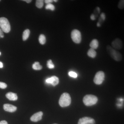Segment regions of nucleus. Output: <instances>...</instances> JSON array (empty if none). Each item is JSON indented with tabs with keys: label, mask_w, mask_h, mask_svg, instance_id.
Returning <instances> with one entry per match:
<instances>
[{
	"label": "nucleus",
	"mask_w": 124,
	"mask_h": 124,
	"mask_svg": "<svg viewBox=\"0 0 124 124\" xmlns=\"http://www.w3.org/2000/svg\"><path fill=\"white\" fill-rule=\"evenodd\" d=\"M6 97L11 101H16L18 99V96L15 93L9 92L7 93L6 95Z\"/></svg>",
	"instance_id": "f8f14e48"
},
{
	"label": "nucleus",
	"mask_w": 124,
	"mask_h": 124,
	"mask_svg": "<svg viewBox=\"0 0 124 124\" xmlns=\"http://www.w3.org/2000/svg\"><path fill=\"white\" fill-rule=\"evenodd\" d=\"M1 55V53L0 51V55Z\"/></svg>",
	"instance_id": "72a5a7b5"
},
{
	"label": "nucleus",
	"mask_w": 124,
	"mask_h": 124,
	"mask_svg": "<svg viewBox=\"0 0 124 124\" xmlns=\"http://www.w3.org/2000/svg\"><path fill=\"white\" fill-rule=\"evenodd\" d=\"M0 28L3 32L8 33L10 31L11 27L8 20L5 17L0 18Z\"/></svg>",
	"instance_id": "20e7f679"
},
{
	"label": "nucleus",
	"mask_w": 124,
	"mask_h": 124,
	"mask_svg": "<svg viewBox=\"0 0 124 124\" xmlns=\"http://www.w3.org/2000/svg\"><path fill=\"white\" fill-rule=\"evenodd\" d=\"M100 16H101V17L103 20H105L106 16H105V14L104 13H102L101 15H100Z\"/></svg>",
	"instance_id": "b1692460"
},
{
	"label": "nucleus",
	"mask_w": 124,
	"mask_h": 124,
	"mask_svg": "<svg viewBox=\"0 0 124 124\" xmlns=\"http://www.w3.org/2000/svg\"><path fill=\"white\" fill-rule=\"evenodd\" d=\"M90 18H91V19L92 20H95V15H94V14L91 15V16H90Z\"/></svg>",
	"instance_id": "bb28decb"
},
{
	"label": "nucleus",
	"mask_w": 124,
	"mask_h": 124,
	"mask_svg": "<svg viewBox=\"0 0 124 124\" xmlns=\"http://www.w3.org/2000/svg\"><path fill=\"white\" fill-rule=\"evenodd\" d=\"M105 78V74L104 72L102 71H99L95 74L94 78V82L96 85L101 84Z\"/></svg>",
	"instance_id": "423d86ee"
},
{
	"label": "nucleus",
	"mask_w": 124,
	"mask_h": 124,
	"mask_svg": "<svg viewBox=\"0 0 124 124\" xmlns=\"http://www.w3.org/2000/svg\"><path fill=\"white\" fill-rule=\"evenodd\" d=\"M94 119L90 117H84L80 118L78 121V124H95Z\"/></svg>",
	"instance_id": "6e6552de"
},
{
	"label": "nucleus",
	"mask_w": 124,
	"mask_h": 124,
	"mask_svg": "<svg viewBox=\"0 0 124 124\" xmlns=\"http://www.w3.org/2000/svg\"><path fill=\"white\" fill-rule=\"evenodd\" d=\"M45 8L46 9H50L52 11H54L55 9V7L53 5L51 4H47Z\"/></svg>",
	"instance_id": "aec40b11"
},
{
	"label": "nucleus",
	"mask_w": 124,
	"mask_h": 124,
	"mask_svg": "<svg viewBox=\"0 0 124 124\" xmlns=\"http://www.w3.org/2000/svg\"><path fill=\"white\" fill-rule=\"evenodd\" d=\"M0 37L1 38H3L4 37V34L3 31H2L0 28Z\"/></svg>",
	"instance_id": "393cba45"
},
{
	"label": "nucleus",
	"mask_w": 124,
	"mask_h": 124,
	"mask_svg": "<svg viewBox=\"0 0 124 124\" xmlns=\"http://www.w3.org/2000/svg\"><path fill=\"white\" fill-rule=\"evenodd\" d=\"M53 1H54V2H57L58 0H53Z\"/></svg>",
	"instance_id": "473e14b6"
},
{
	"label": "nucleus",
	"mask_w": 124,
	"mask_h": 124,
	"mask_svg": "<svg viewBox=\"0 0 124 124\" xmlns=\"http://www.w3.org/2000/svg\"><path fill=\"white\" fill-rule=\"evenodd\" d=\"M43 114V112L41 111L35 113L31 117V120L34 122H38L42 119Z\"/></svg>",
	"instance_id": "9d476101"
},
{
	"label": "nucleus",
	"mask_w": 124,
	"mask_h": 124,
	"mask_svg": "<svg viewBox=\"0 0 124 124\" xmlns=\"http://www.w3.org/2000/svg\"></svg>",
	"instance_id": "e433bc0d"
},
{
	"label": "nucleus",
	"mask_w": 124,
	"mask_h": 124,
	"mask_svg": "<svg viewBox=\"0 0 124 124\" xmlns=\"http://www.w3.org/2000/svg\"><path fill=\"white\" fill-rule=\"evenodd\" d=\"M24 1H26V2L28 3H30L32 1L31 0H24Z\"/></svg>",
	"instance_id": "c756f323"
},
{
	"label": "nucleus",
	"mask_w": 124,
	"mask_h": 124,
	"mask_svg": "<svg viewBox=\"0 0 124 124\" xmlns=\"http://www.w3.org/2000/svg\"><path fill=\"white\" fill-rule=\"evenodd\" d=\"M98 101V98L96 96L91 94L85 95L83 99V102L87 106H91L94 105L97 103Z\"/></svg>",
	"instance_id": "7ed1b4c3"
},
{
	"label": "nucleus",
	"mask_w": 124,
	"mask_h": 124,
	"mask_svg": "<svg viewBox=\"0 0 124 124\" xmlns=\"http://www.w3.org/2000/svg\"><path fill=\"white\" fill-rule=\"evenodd\" d=\"M87 54L90 57L94 58L97 55V53L94 49L91 48L87 52Z\"/></svg>",
	"instance_id": "4468645a"
},
{
	"label": "nucleus",
	"mask_w": 124,
	"mask_h": 124,
	"mask_svg": "<svg viewBox=\"0 0 124 124\" xmlns=\"http://www.w3.org/2000/svg\"><path fill=\"white\" fill-rule=\"evenodd\" d=\"M46 82L48 84H50L53 86H55L59 83V79L55 76H53L51 77L47 78L46 80Z\"/></svg>",
	"instance_id": "1a4fd4ad"
},
{
	"label": "nucleus",
	"mask_w": 124,
	"mask_h": 124,
	"mask_svg": "<svg viewBox=\"0 0 124 124\" xmlns=\"http://www.w3.org/2000/svg\"><path fill=\"white\" fill-rule=\"evenodd\" d=\"M97 26L98 27H100V26H101V24H100V23L99 22L97 23Z\"/></svg>",
	"instance_id": "2f4dec72"
},
{
	"label": "nucleus",
	"mask_w": 124,
	"mask_h": 124,
	"mask_svg": "<svg viewBox=\"0 0 124 124\" xmlns=\"http://www.w3.org/2000/svg\"><path fill=\"white\" fill-rule=\"evenodd\" d=\"M36 6L39 8H41L44 6V0H37L36 1Z\"/></svg>",
	"instance_id": "a211bd4d"
},
{
	"label": "nucleus",
	"mask_w": 124,
	"mask_h": 124,
	"mask_svg": "<svg viewBox=\"0 0 124 124\" xmlns=\"http://www.w3.org/2000/svg\"><path fill=\"white\" fill-rule=\"evenodd\" d=\"M0 38H1V37H0Z\"/></svg>",
	"instance_id": "c9c22d12"
},
{
	"label": "nucleus",
	"mask_w": 124,
	"mask_h": 124,
	"mask_svg": "<svg viewBox=\"0 0 124 124\" xmlns=\"http://www.w3.org/2000/svg\"><path fill=\"white\" fill-rule=\"evenodd\" d=\"M3 67V63L2 62H0V68H2Z\"/></svg>",
	"instance_id": "c85d7f7f"
},
{
	"label": "nucleus",
	"mask_w": 124,
	"mask_h": 124,
	"mask_svg": "<svg viewBox=\"0 0 124 124\" xmlns=\"http://www.w3.org/2000/svg\"><path fill=\"white\" fill-rule=\"evenodd\" d=\"M69 75L71 77L76 78L77 77V74L73 71H70L68 73Z\"/></svg>",
	"instance_id": "4be33fe9"
},
{
	"label": "nucleus",
	"mask_w": 124,
	"mask_h": 124,
	"mask_svg": "<svg viewBox=\"0 0 124 124\" xmlns=\"http://www.w3.org/2000/svg\"><path fill=\"white\" fill-rule=\"evenodd\" d=\"M53 0H46L45 1V3L47 4H50L51 2H53Z\"/></svg>",
	"instance_id": "a878e982"
},
{
	"label": "nucleus",
	"mask_w": 124,
	"mask_h": 124,
	"mask_svg": "<svg viewBox=\"0 0 124 124\" xmlns=\"http://www.w3.org/2000/svg\"><path fill=\"white\" fill-rule=\"evenodd\" d=\"M47 66L49 69H52L54 68V64L53 63L52 60L50 59L47 61Z\"/></svg>",
	"instance_id": "6ab92c4d"
},
{
	"label": "nucleus",
	"mask_w": 124,
	"mask_h": 124,
	"mask_svg": "<svg viewBox=\"0 0 124 124\" xmlns=\"http://www.w3.org/2000/svg\"><path fill=\"white\" fill-rule=\"evenodd\" d=\"M42 68V66L40 65L39 63L38 62H35L32 65V68L35 70H40Z\"/></svg>",
	"instance_id": "f3484780"
},
{
	"label": "nucleus",
	"mask_w": 124,
	"mask_h": 124,
	"mask_svg": "<svg viewBox=\"0 0 124 124\" xmlns=\"http://www.w3.org/2000/svg\"><path fill=\"white\" fill-rule=\"evenodd\" d=\"M7 85L4 82H0V88L1 89H5L7 88Z\"/></svg>",
	"instance_id": "5701e85b"
},
{
	"label": "nucleus",
	"mask_w": 124,
	"mask_h": 124,
	"mask_svg": "<svg viewBox=\"0 0 124 124\" xmlns=\"http://www.w3.org/2000/svg\"><path fill=\"white\" fill-rule=\"evenodd\" d=\"M30 31L29 29H27L23 32V41H26L29 38L30 35Z\"/></svg>",
	"instance_id": "2eb2a0df"
},
{
	"label": "nucleus",
	"mask_w": 124,
	"mask_h": 124,
	"mask_svg": "<svg viewBox=\"0 0 124 124\" xmlns=\"http://www.w3.org/2000/svg\"><path fill=\"white\" fill-rule=\"evenodd\" d=\"M96 9H97V10L98 13H100V8H99V7H97V8H96Z\"/></svg>",
	"instance_id": "7c9ffc66"
},
{
	"label": "nucleus",
	"mask_w": 124,
	"mask_h": 124,
	"mask_svg": "<svg viewBox=\"0 0 124 124\" xmlns=\"http://www.w3.org/2000/svg\"><path fill=\"white\" fill-rule=\"evenodd\" d=\"M89 45L91 48L94 49H97L99 46L98 41L96 39H94L92 40V41L90 42Z\"/></svg>",
	"instance_id": "ddd939ff"
},
{
	"label": "nucleus",
	"mask_w": 124,
	"mask_h": 124,
	"mask_svg": "<svg viewBox=\"0 0 124 124\" xmlns=\"http://www.w3.org/2000/svg\"><path fill=\"white\" fill-rule=\"evenodd\" d=\"M118 7L120 9H123L124 8V0H120L118 4Z\"/></svg>",
	"instance_id": "412c9836"
},
{
	"label": "nucleus",
	"mask_w": 124,
	"mask_h": 124,
	"mask_svg": "<svg viewBox=\"0 0 124 124\" xmlns=\"http://www.w3.org/2000/svg\"><path fill=\"white\" fill-rule=\"evenodd\" d=\"M39 41L40 44L41 45H44L46 42V38L45 36L43 34L40 35L39 38Z\"/></svg>",
	"instance_id": "dca6fc26"
},
{
	"label": "nucleus",
	"mask_w": 124,
	"mask_h": 124,
	"mask_svg": "<svg viewBox=\"0 0 124 124\" xmlns=\"http://www.w3.org/2000/svg\"><path fill=\"white\" fill-rule=\"evenodd\" d=\"M112 48L115 49L120 50L123 48V42L120 39L116 38L111 43Z\"/></svg>",
	"instance_id": "0eeeda50"
},
{
	"label": "nucleus",
	"mask_w": 124,
	"mask_h": 124,
	"mask_svg": "<svg viewBox=\"0 0 124 124\" xmlns=\"http://www.w3.org/2000/svg\"><path fill=\"white\" fill-rule=\"evenodd\" d=\"M71 37L72 41L76 44H79L81 42L82 39L81 33L77 29H74L72 31Z\"/></svg>",
	"instance_id": "39448f33"
},
{
	"label": "nucleus",
	"mask_w": 124,
	"mask_h": 124,
	"mask_svg": "<svg viewBox=\"0 0 124 124\" xmlns=\"http://www.w3.org/2000/svg\"><path fill=\"white\" fill-rule=\"evenodd\" d=\"M3 107L5 111L10 112H14L17 109V108L15 106L9 104H4Z\"/></svg>",
	"instance_id": "9b49d317"
},
{
	"label": "nucleus",
	"mask_w": 124,
	"mask_h": 124,
	"mask_svg": "<svg viewBox=\"0 0 124 124\" xmlns=\"http://www.w3.org/2000/svg\"><path fill=\"white\" fill-rule=\"evenodd\" d=\"M0 124H8V123L6 121L3 120L0 122Z\"/></svg>",
	"instance_id": "cd10ccee"
},
{
	"label": "nucleus",
	"mask_w": 124,
	"mask_h": 124,
	"mask_svg": "<svg viewBox=\"0 0 124 124\" xmlns=\"http://www.w3.org/2000/svg\"><path fill=\"white\" fill-rule=\"evenodd\" d=\"M59 104L62 107L68 106L71 104V98L69 93H64L60 97L59 100Z\"/></svg>",
	"instance_id": "f03ea898"
},
{
	"label": "nucleus",
	"mask_w": 124,
	"mask_h": 124,
	"mask_svg": "<svg viewBox=\"0 0 124 124\" xmlns=\"http://www.w3.org/2000/svg\"><path fill=\"white\" fill-rule=\"evenodd\" d=\"M106 50L108 53L114 60L120 62L122 60V57L121 54L110 45L107 46Z\"/></svg>",
	"instance_id": "f257e3e1"
},
{
	"label": "nucleus",
	"mask_w": 124,
	"mask_h": 124,
	"mask_svg": "<svg viewBox=\"0 0 124 124\" xmlns=\"http://www.w3.org/2000/svg\"></svg>",
	"instance_id": "f704fd0d"
}]
</instances>
